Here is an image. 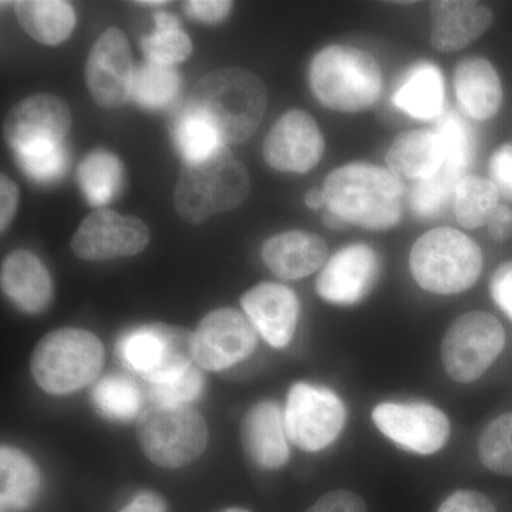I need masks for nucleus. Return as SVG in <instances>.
Listing matches in <instances>:
<instances>
[{"mask_svg":"<svg viewBox=\"0 0 512 512\" xmlns=\"http://www.w3.org/2000/svg\"><path fill=\"white\" fill-rule=\"evenodd\" d=\"M312 93L322 106L339 113L372 109L383 92V73L375 56L346 45L325 47L309 66Z\"/></svg>","mask_w":512,"mask_h":512,"instance_id":"3","label":"nucleus"},{"mask_svg":"<svg viewBox=\"0 0 512 512\" xmlns=\"http://www.w3.org/2000/svg\"><path fill=\"white\" fill-rule=\"evenodd\" d=\"M103 363V343L94 333L62 328L37 343L30 357V372L40 389L64 396L92 383Z\"/></svg>","mask_w":512,"mask_h":512,"instance_id":"6","label":"nucleus"},{"mask_svg":"<svg viewBox=\"0 0 512 512\" xmlns=\"http://www.w3.org/2000/svg\"><path fill=\"white\" fill-rule=\"evenodd\" d=\"M328 245L309 231H288L265 241L262 259L272 274L286 281H298L315 274L325 265Z\"/></svg>","mask_w":512,"mask_h":512,"instance_id":"22","label":"nucleus"},{"mask_svg":"<svg viewBox=\"0 0 512 512\" xmlns=\"http://www.w3.org/2000/svg\"><path fill=\"white\" fill-rule=\"evenodd\" d=\"M150 242V231L140 218L110 210L84 218L72 238V251L83 261H109L140 254Z\"/></svg>","mask_w":512,"mask_h":512,"instance_id":"12","label":"nucleus"},{"mask_svg":"<svg viewBox=\"0 0 512 512\" xmlns=\"http://www.w3.org/2000/svg\"><path fill=\"white\" fill-rule=\"evenodd\" d=\"M498 207L500 192L490 178L466 175L458 181L454 211L461 227L476 229L487 225Z\"/></svg>","mask_w":512,"mask_h":512,"instance_id":"30","label":"nucleus"},{"mask_svg":"<svg viewBox=\"0 0 512 512\" xmlns=\"http://www.w3.org/2000/svg\"><path fill=\"white\" fill-rule=\"evenodd\" d=\"M323 153L325 138L306 111H286L265 138V161L282 173H309L322 160Z\"/></svg>","mask_w":512,"mask_h":512,"instance_id":"15","label":"nucleus"},{"mask_svg":"<svg viewBox=\"0 0 512 512\" xmlns=\"http://www.w3.org/2000/svg\"><path fill=\"white\" fill-rule=\"evenodd\" d=\"M241 303L249 322L272 348L284 349L292 342L301 312L292 289L264 282L249 289Z\"/></svg>","mask_w":512,"mask_h":512,"instance_id":"18","label":"nucleus"},{"mask_svg":"<svg viewBox=\"0 0 512 512\" xmlns=\"http://www.w3.org/2000/svg\"><path fill=\"white\" fill-rule=\"evenodd\" d=\"M0 284L9 301L29 315L45 312L53 301L52 276L26 249H16L3 259Z\"/></svg>","mask_w":512,"mask_h":512,"instance_id":"20","label":"nucleus"},{"mask_svg":"<svg viewBox=\"0 0 512 512\" xmlns=\"http://www.w3.org/2000/svg\"><path fill=\"white\" fill-rule=\"evenodd\" d=\"M460 178L441 168L439 174L427 180L416 181L410 191V210L421 221L440 217L451 200L454 201Z\"/></svg>","mask_w":512,"mask_h":512,"instance_id":"36","label":"nucleus"},{"mask_svg":"<svg viewBox=\"0 0 512 512\" xmlns=\"http://www.w3.org/2000/svg\"><path fill=\"white\" fill-rule=\"evenodd\" d=\"M305 204L311 210H320V208L326 207L325 192L319 188H311L305 194Z\"/></svg>","mask_w":512,"mask_h":512,"instance_id":"47","label":"nucleus"},{"mask_svg":"<svg viewBox=\"0 0 512 512\" xmlns=\"http://www.w3.org/2000/svg\"><path fill=\"white\" fill-rule=\"evenodd\" d=\"M0 511L29 510L40 493L39 468L22 450L2 446L0 450Z\"/></svg>","mask_w":512,"mask_h":512,"instance_id":"26","label":"nucleus"},{"mask_svg":"<svg viewBox=\"0 0 512 512\" xmlns=\"http://www.w3.org/2000/svg\"><path fill=\"white\" fill-rule=\"evenodd\" d=\"M222 512H249L248 510H244V508H228V510Z\"/></svg>","mask_w":512,"mask_h":512,"instance_id":"50","label":"nucleus"},{"mask_svg":"<svg viewBox=\"0 0 512 512\" xmlns=\"http://www.w3.org/2000/svg\"><path fill=\"white\" fill-rule=\"evenodd\" d=\"M393 104L419 120L439 119L443 114L444 77L436 64H416L393 93Z\"/></svg>","mask_w":512,"mask_h":512,"instance_id":"25","label":"nucleus"},{"mask_svg":"<svg viewBox=\"0 0 512 512\" xmlns=\"http://www.w3.org/2000/svg\"><path fill=\"white\" fill-rule=\"evenodd\" d=\"M491 298L512 322V261L495 269L490 281Z\"/></svg>","mask_w":512,"mask_h":512,"instance_id":"42","label":"nucleus"},{"mask_svg":"<svg viewBox=\"0 0 512 512\" xmlns=\"http://www.w3.org/2000/svg\"><path fill=\"white\" fill-rule=\"evenodd\" d=\"M119 512H167L163 497L156 491H141Z\"/></svg>","mask_w":512,"mask_h":512,"instance_id":"46","label":"nucleus"},{"mask_svg":"<svg viewBox=\"0 0 512 512\" xmlns=\"http://www.w3.org/2000/svg\"><path fill=\"white\" fill-rule=\"evenodd\" d=\"M306 512H367L365 500L348 490L330 491Z\"/></svg>","mask_w":512,"mask_h":512,"instance_id":"40","label":"nucleus"},{"mask_svg":"<svg viewBox=\"0 0 512 512\" xmlns=\"http://www.w3.org/2000/svg\"><path fill=\"white\" fill-rule=\"evenodd\" d=\"M256 330L247 316L222 308L208 313L194 333V360L205 370L220 372L255 352Z\"/></svg>","mask_w":512,"mask_h":512,"instance_id":"13","label":"nucleus"},{"mask_svg":"<svg viewBox=\"0 0 512 512\" xmlns=\"http://www.w3.org/2000/svg\"><path fill=\"white\" fill-rule=\"evenodd\" d=\"M439 512H497V508L483 493L458 490L440 505Z\"/></svg>","mask_w":512,"mask_h":512,"instance_id":"41","label":"nucleus"},{"mask_svg":"<svg viewBox=\"0 0 512 512\" xmlns=\"http://www.w3.org/2000/svg\"><path fill=\"white\" fill-rule=\"evenodd\" d=\"M19 207V188L5 174L0 178V231L12 224Z\"/></svg>","mask_w":512,"mask_h":512,"instance_id":"44","label":"nucleus"},{"mask_svg":"<svg viewBox=\"0 0 512 512\" xmlns=\"http://www.w3.org/2000/svg\"><path fill=\"white\" fill-rule=\"evenodd\" d=\"M124 170L119 157L106 150H94L77 170V183L92 207H103L114 200L123 185Z\"/></svg>","mask_w":512,"mask_h":512,"instance_id":"28","label":"nucleus"},{"mask_svg":"<svg viewBox=\"0 0 512 512\" xmlns=\"http://www.w3.org/2000/svg\"><path fill=\"white\" fill-rule=\"evenodd\" d=\"M386 163L397 177L421 181L439 174L444 150L436 131L412 130L400 134L387 151Z\"/></svg>","mask_w":512,"mask_h":512,"instance_id":"24","label":"nucleus"},{"mask_svg":"<svg viewBox=\"0 0 512 512\" xmlns=\"http://www.w3.org/2000/svg\"><path fill=\"white\" fill-rule=\"evenodd\" d=\"M490 181L495 185L500 197L512 201V144L498 147L490 158Z\"/></svg>","mask_w":512,"mask_h":512,"instance_id":"39","label":"nucleus"},{"mask_svg":"<svg viewBox=\"0 0 512 512\" xmlns=\"http://www.w3.org/2000/svg\"><path fill=\"white\" fill-rule=\"evenodd\" d=\"M430 15L431 45L443 53L466 49L483 36L494 22L490 6L468 0L431 2Z\"/></svg>","mask_w":512,"mask_h":512,"instance_id":"19","label":"nucleus"},{"mask_svg":"<svg viewBox=\"0 0 512 512\" xmlns=\"http://www.w3.org/2000/svg\"><path fill=\"white\" fill-rule=\"evenodd\" d=\"M137 439L151 463L180 468L204 453L208 427L204 417L190 406L154 404L138 420Z\"/></svg>","mask_w":512,"mask_h":512,"instance_id":"7","label":"nucleus"},{"mask_svg":"<svg viewBox=\"0 0 512 512\" xmlns=\"http://www.w3.org/2000/svg\"><path fill=\"white\" fill-rule=\"evenodd\" d=\"M410 272L424 291L456 295L474 286L483 271V252L458 229L434 228L410 251Z\"/></svg>","mask_w":512,"mask_h":512,"instance_id":"5","label":"nucleus"},{"mask_svg":"<svg viewBox=\"0 0 512 512\" xmlns=\"http://www.w3.org/2000/svg\"><path fill=\"white\" fill-rule=\"evenodd\" d=\"M72 121V110L66 101L53 94H33L9 111L3 134L12 151L33 144H62Z\"/></svg>","mask_w":512,"mask_h":512,"instance_id":"16","label":"nucleus"},{"mask_svg":"<svg viewBox=\"0 0 512 512\" xmlns=\"http://www.w3.org/2000/svg\"><path fill=\"white\" fill-rule=\"evenodd\" d=\"M168 2H164V0H154V2H136V5L146 6V8H160V6L167 5Z\"/></svg>","mask_w":512,"mask_h":512,"instance_id":"49","label":"nucleus"},{"mask_svg":"<svg viewBox=\"0 0 512 512\" xmlns=\"http://www.w3.org/2000/svg\"><path fill=\"white\" fill-rule=\"evenodd\" d=\"M156 30L141 40V49L147 62L160 66L175 67L183 63L192 53L190 36L180 28V22L170 13L160 12L154 16Z\"/></svg>","mask_w":512,"mask_h":512,"instance_id":"32","label":"nucleus"},{"mask_svg":"<svg viewBox=\"0 0 512 512\" xmlns=\"http://www.w3.org/2000/svg\"><path fill=\"white\" fill-rule=\"evenodd\" d=\"M174 141L178 153L187 164L208 160L225 147L214 123L190 104L175 121Z\"/></svg>","mask_w":512,"mask_h":512,"instance_id":"29","label":"nucleus"},{"mask_svg":"<svg viewBox=\"0 0 512 512\" xmlns=\"http://www.w3.org/2000/svg\"><path fill=\"white\" fill-rule=\"evenodd\" d=\"M133 55L126 35L109 28L94 43L86 63V84L94 103L103 109H119L131 99Z\"/></svg>","mask_w":512,"mask_h":512,"instance_id":"14","label":"nucleus"},{"mask_svg":"<svg viewBox=\"0 0 512 512\" xmlns=\"http://www.w3.org/2000/svg\"><path fill=\"white\" fill-rule=\"evenodd\" d=\"M323 192L328 211L339 215L349 225L387 231L402 221V180L379 165H342L328 175Z\"/></svg>","mask_w":512,"mask_h":512,"instance_id":"1","label":"nucleus"},{"mask_svg":"<svg viewBox=\"0 0 512 512\" xmlns=\"http://www.w3.org/2000/svg\"><path fill=\"white\" fill-rule=\"evenodd\" d=\"M488 234L495 242H505L512 237V211L501 205L487 224Z\"/></svg>","mask_w":512,"mask_h":512,"instance_id":"45","label":"nucleus"},{"mask_svg":"<svg viewBox=\"0 0 512 512\" xmlns=\"http://www.w3.org/2000/svg\"><path fill=\"white\" fill-rule=\"evenodd\" d=\"M181 92V76L175 67L146 62L134 73L131 99L143 109H167Z\"/></svg>","mask_w":512,"mask_h":512,"instance_id":"31","label":"nucleus"},{"mask_svg":"<svg viewBox=\"0 0 512 512\" xmlns=\"http://www.w3.org/2000/svg\"><path fill=\"white\" fill-rule=\"evenodd\" d=\"M117 355L148 384L164 382L192 366L194 333L167 323L138 326L121 336Z\"/></svg>","mask_w":512,"mask_h":512,"instance_id":"8","label":"nucleus"},{"mask_svg":"<svg viewBox=\"0 0 512 512\" xmlns=\"http://www.w3.org/2000/svg\"><path fill=\"white\" fill-rule=\"evenodd\" d=\"M379 271L375 249L366 244L348 245L326 262L316 279V292L332 305H355L373 288Z\"/></svg>","mask_w":512,"mask_h":512,"instance_id":"17","label":"nucleus"},{"mask_svg":"<svg viewBox=\"0 0 512 512\" xmlns=\"http://www.w3.org/2000/svg\"><path fill=\"white\" fill-rule=\"evenodd\" d=\"M265 84L249 70L224 67L205 74L191 92L190 106L201 110L217 127L224 144H241L264 119Z\"/></svg>","mask_w":512,"mask_h":512,"instance_id":"2","label":"nucleus"},{"mask_svg":"<svg viewBox=\"0 0 512 512\" xmlns=\"http://www.w3.org/2000/svg\"><path fill=\"white\" fill-rule=\"evenodd\" d=\"M505 340L503 325L490 313H464L444 333L441 342L444 370L458 383L476 382L503 353Z\"/></svg>","mask_w":512,"mask_h":512,"instance_id":"9","label":"nucleus"},{"mask_svg":"<svg viewBox=\"0 0 512 512\" xmlns=\"http://www.w3.org/2000/svg\"><path fill=\"white\" fill-rule=\"evenodd\" d=\"M185 12L191 19L202 23H220L228 18L232 2L228 0H190L184 3Z\"/></svg>","mask_w":512,"mask_h":512,"instance_id":"43","label":"nucleus"},{"mask_svg":"<svg viewBox=\"0 0 512 512\" xmlns=\"http://www.w3.org/2000/svg\"><path fill=\"white\" fill-rule=\"evenodd\" d=\"M204 390V377L197 366L164 382L148 384V393L157 406H188L200 399Z\"/></svg>","mask_w":512,"mask_h":512,"instance_id":"38","label":"nucleus"},{"mask_svg":"<svg viewBox=\"0 0 512 512\" xmlns=\"http://www.w3.org/2000/svg\"><path fill=\"white\" fill-rule=\"evenodd\" d=\"M436 133L444 150L443 170L454 177H466L474 158V136L466 119L457 111L447 110L439 117Z\"/></svg>","mask_w":512,"mask_h":512,"instance_id":"33","label":"nucleus"},{"mask_svg":"<svg viewBox=\"0 0 512 512\" xmlns=\"http://www.w3.org/2000/svg\"><path fill=\"white\" fill-rule=\"evenodd\" d=\"M323 224L326 227L333 229V231H340V229H345L348 227V222L340 218L339 215L333 214V212L326 211L325 214L322 215Z\"/></svg>","mask_w":512,"mask_h":512,"instance_id":"48","label":"nucleus"},{"mask_svg":"<svg viewBox=\"0 0 512 512\" xmlns=\"http://www.w3.org/2000/svg\"><path fill=\"white\" fill-rule=\"evenodd\" d=\"M16 164L30 180L40 184L55 183L69 167V154L64 143L33 144L13 150Z\"/></svg>","mask_w":512,"mask_h":512,"instance_id":"35","label":"nucleus"},{"mask_svg":"<svg viewBox=\"0 0 512 512\" xmlns=\"http://www.w3.org/2000/svg\"><path fill=\"white\" fill-rule=\"evenodd\" d=\"M478 456L488 470L512 477V412L501 414L485 427L478 441Z\"/></svg>","mask_w":512,"mask_h":512,"instance_id":"37","label":"nucleus"},{"mask_svg":"<svg viewBox=\"0 0 512 512\" xmlns=\"http://www.w3.org/2000/svg\"><path fill=\"white\" fill-rule=\"evenodd\" d=\"M251 180L245 165L227 147L201 163L184 164L175 187V208L190 224L235 210L247 200Z\"/></svg>","mask_w":512,"mask_h":512,"instance_id":"4","label":"nucleus"},{"mask_svg":"<svg viewBox=\"0 0 512 512\" xmlns=\"http://www.w3.org/2000/svg\"><path fill=\"white\" fill-rule=\"evenodd\" d=\"M454 90L461 110L473 120H490L503 104L500 76L484 57H468L458 63Z\"/></svg>","mask_w":512,"mask_h":512,"instance_id":"23","label":"nucleus"},{"mask_svg":"<svg viewBox=\"0 0 512 512\" xmlns=\"http://www.w3.org/2000/svg\"><path fill=\"white\" fill-rule=\"evenodd\" d=\"M92 399L96 409L110 420H133L143 409L140 387L133 380L120 375L103 377L94 386Z\"/></svg>","mask_w":512,"mask_h":512,"instance_id":"34","label":"nucleus"},{"mask_svg":"<svg viewBox=\"0 0 512 512\" xmlns=\"http://www.w3.org/2000/svg\"><path fill=\"white\" fill-rule=\"evenodd\" d=\"M241 433L245 451L256 466L276 470L288 463L289 437L278 403L265 400L255 404L242 421Z\"/></svg>","mask_w":512,"mask_h":512,"instance_id":"21","label":"nucleus"},{"mask_svg":"<svg viewBox=\"0 0 512 512\" xmlns=\"http://www.w3.org/2000/svg\"><path fill=\"white\" fill-rule=\"evenodd\" d=\"M20 26L36 42L56 46L72 35L76 12L62 0H23L16 3Z\"/></svg>","mask_w":512,"mask_h":512,"instance_id":"27","label":"nucleus"},{"mask_svg":"<svg viewBox=\"0 0 512 512\" xmlns=\"http://www.w3.org/2000/svg\"><path fill=\"white\" fill-rule=\"evenodd\" d=\"M284 417L289 440L303 451L318 453L342 433L346 409L332 390L296 383L286 397Z\"/></svg>","mask_w":512,"mask_h":512,"instance_id":"10","label":"nucleus"},{"mask_svg":"<svg viewBox=\"0 0 512 512\" xmlns=\"http://www.w3.org/2000/svg\"><path fill=\"white\" fill-rule=\"evenodd\" d=\"M372 419L383 436L421 456L437 453L450 439V421L431 404L380 403L373 410Z\"/></svg>","mask_w":512,"mask_h":512,"instance_id":"11","label":"nucleus"}]
</instances>
